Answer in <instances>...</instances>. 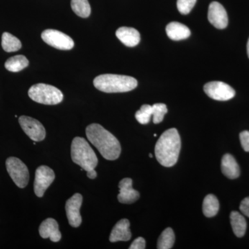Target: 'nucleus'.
<instances>
[{
  "label": "nucleus",
  "mask_w": 249,
  "mask_h": 249,
  "mask_svg": "<svg viewBox=\"0 0 249 249\" xmlns=\"http://www.w3.org/2000/svg\"><path fill=\"white\" fill-rule=\"evenodd\" d=\"M86 135L106 160H113L119 158L121 152L120 142L101 124H89L86 128Z\"/></svg>",
  "instance_id": "obj_1"
},
{
  "label": "nucleus",
  "mask_w": 249,
  "mask_h": 249,
  "mask_svg": "<svg viewBox=\"0 0 249 249\" xmlns=\"http://www.w3.org/2000/svg\"><path fill=\"white\" fill-rule=\"evenodd\" d=\"M181 145V138L178 129H168L162 134L156 143V158L163 166H173L178 162Z\"/></svg>",
  "instance_id": "obj_2"
},
{
  "label": "nucleus",
  "mask_w": 249,
  "mask_h": 249,
  "mask_svg": "<svg viewBox=\"0 0 249 249\" xmlns=\"http://www.w3.org/2000/svg\"><path fill=\"white\" fill-rule=\"evenodd\" d=\"M138 82L128 76L116 74L100 75L93 80L96 89L106 93H122L135 89Z\"/></svg>",
  "instance_id": "obj_3"
},
{
  "label": "nucleus",
  "mask_w": 249,
  "mask_h": 249,
  "mask_svg": "<svg viewBox=\"0 0 249 249\" xmlns=\"http://www.w3.org/2000/svg\"><path fill=\"white\" fill-rule=\"evenodd\" d=\"M72 160L87 172L94 169L98 165V158L88 142L82 137L73 139L71 146Z\"/></svg>",
  "instance_id": "obj_4"
},
{
  "label": "nucleus",
  "mask_w": 249,
  "mask_h": 249,
  "mask_svg": "<svg viewBox=\"0 0 249 249\" xmlns=\"http://www.w3.org/2000/svg\"><path fill=\"white\" fill-rule=\"evenodd\" d=\"M29 96L36 103L44 105H57L63 100L62 91L52 85L36 84L29 90Z\"/></svg>",
  "instance_id": "obj_5"
},
{
  "label": "nucleus",
  "mask_w": 249,
  "mask_h": 249,
  "mask_svg": "<svg viewBox=\"0 0 249 249\" xmlns=\"http://www.w3.org/2000/svg\"><path fill=\"white\" fill-rule=\"evenodd\" d=\"M6 170L10 177L19 188H25L29 181L27 165L16 157H9L6 161Z\"/></svg>",
  "instance_id": "obj_6"
},
{
  "label": "nucleus",
  "mask_w": 249,
  "mask_h": 249,
  "mask_svg": "<svg viewBox=\"0 0 249 249\" xmlns=\"http://www.w3.org/2000/svg\"><path fill=\"white\" fill-rule=\"evenodd\" d=\"M41 36L46 43L60 50H70L74 46V42L70 36L55 29H47Z\"/></svg>",
  "instance_id": "obj_7"
},
{
  "label": "nucleus",
  "mask_w": 249,
  "mask_h": 249,
  "mask_svg": "<svg viewBox=\"0 0 249 249\" xmlns=\"http://www.w3.org/2000/svg\"><path fill=\"white\" fill-rule=\"evenodd\" d=\"M205 93L210 98L216 101H226L232 99L235 96L233 88L227 83L220 81L210 82L204 85Z\"/></svg>",
  "instance_id": "obj_8"
},
{
  "label": "nucleus",
  "mask_w": 249,
  "mask_h": 249,
  "mask_svg": "<svg viewBox=\"0 0 249 249\" xmlns=\"http://www.w3.org/2000/svg\"><path fill=\"white\" fill-rule=\"evenodd\" d=\"M19 123L23 131L31 140L37 142L45 139V129L40 121L29 116H22L19 118Z\"/></svg>",
  "instance_id": "obj_9"
},
{
  "label": "nucleus",
  "mask_w": 249,
  "mask_h": 249,
  "mask_svg": "<svg viewBox=\"0 0 249 249\" xmlns=\"http://www.w3.org/2000/svg\"><path fill=\"white\" fill-rule=\"evenodd\" d=\"M55 175L53 170L46 165H41L36 171L34 192L38 197H42L47 188L53 183Z\"/></svg>",
  "instance_id": "obj_10"
},
{
  "label": "nucleus",
  "mask_w": 249,
  "mask_h": 249,
  "mask_svg": "<svg viewBox=\"0 0 249 249\" xmlns=\"http://www.w3.org/2000/svg\"><path fill=\"white\" fill-rule=\"evenodd\" d=\"M83 204V196L79 193L73 195L67 201L65 210L69 223L72 227H80L82 223V217L80 213V209Z\"/></svg>",
  "instance_id": "obj_11"
},
{
  "label": "nucleus",
  "mask_w": 249,
  "mask_h": 249,
  "mask_svg": "<svg viewBox=\"0 0 249 249\" xmlns=\"http://www.w3.org/2000/svg\"><path fill=\"white\" fill-rule=\"evenodd\" d=\"M208 19L211 24L219 29H225L229 23L227 11L217 1H213L209 5Z\"/></svg>",
  "instance_id": "obj_12"
},
{
  "label": "nucleus",
  "mask_w": 249,
  "mask_h": 249,
  "mask_svg": "<svg viewBox=\"0 0 249 249\" xmlns=\"http://www.w3.org/2000/svg\"><path fill=\"white\" fill-rule=\"evenodd\" d=\"M119 194L118 199L122 204H129L135 202L139 199V193L132 188V180L130 178H124L119 184Z\"/></svg>",
  "instance_id": "obj_13"
},
{
  "label": "nucleus",
  "mask_w": 249,
  "mask_h": 249,
  "mask_svg": "<svg viewBox=\"0 0 249 249\" xmlns=\"http://www.w3.org/2000/svg\"><path fill=\"white\" fill-rule=\"evenodd\" d=\"M39 232L42 238L50 239L53 242H58L61 239V232L58 224L53 218H48L40 224Z\"/></svg>",
  "instance_id": "obj_14"
},
{
  "label": "nucleus",
  "mask_w": 249,
  "mask_h": 249,
  "mask_svg": "<svg viewBox=\"0 0 249 249\" xmlns=\"http://www.w3.org/2000/svg\"><path fill=\"white\" fill-rule=\"evenodd\" d=\"M128 219H123L116 223V225L111 231L109 241L111 242H119V241H128L132 237V232L129 229Z\"/></svg>",
  "instance_id": "obj_15"
},
{
  "label": "nucleus",
  "mask_w": 249,
  "mask_h": 249,
  "mask_svg": "<svg viewBox=\"0 0 249 249\" xmlns=\"http://www.w3.org/2000/svg\"><path fill=\"white\" fill-rule=\"evenodd\" d=\"M116 37L127 47H133L140 42V34L137 29L131 27H121L116 31Z\"/></svg>",
  "instance_id": "obj_16"
},
{
  "label": "nucleus",
  "mask_w": 249,
  "mask_h": 249,
  "mask_svg": "<svg viewBox=\"0 0 249 249\" xmlns=\"http://www.w3.org/2000/svg\"><path fill=\"white\" fill-rule=\"evenodd\" d=\"M221 168L222 173L230 179H235L240 176V170L238 163L230 154H226L222 157Z\"/></svg>",
  "instance_id": "obj_17"
},
{
  "label": "nucleus",
  "mask_w": 249,
  "mask_h": 249,
  "mask_svg": "<svg viewBox=\"0 0 249 249\" xmlns=\"http://www.w3.org/2000/svg\"><path fill=\"white\" fill-rule=\"evenodd\" d=\"M167 35L173 40H182L188 38L191 36L189 28L181 23L173 22L167 25Z\"/></svg>",
  "instance_id": "obj_18"
},
{
  "label": "nucleus",
  "mask_w": 249,
  "mask_h": 249,
  "mask_svg": "<svg viewBox=\"0 0 249 249\" xmlns=\"http://www.w3.org/2000/svg\"><path fill=\"white\" fill-rule=\"evenodd\" d=\"M231 224L234 233L237 237H242L245 235L247 231V222L245 218L240 213L232 211L230 215Z\"/></svg>",
  "instance_id": "obj_19"
},
{
  "label": "nucleus",
  "mask_w": 249,
  "mask_h": 249,
  "mask_svg": "<svg viewBox=\"0 0 249 249\" xmlns=\"http://www.w3.org/2000/svg\"><path fill=\"white\" fill-rule=\"evenodd\" d=\"M29 65V60L24 55H18L11 57L5 62V68L11 72H19Z\"/></svg>",
  "instance_id": "obj_20"
},
{
  "label": "nucleus",
  "mask_w": 249,
  "mask_h": 249,
  "mask_svg": "<svg viewBox=\"0 0 249 249\" xmlns=\"http://www.w3.org/2000/svg\"><path fill=\"white\" fill-rule=\"evenodd\" d=\"M219 209V201L213 195H208L204 198L203 202V213L206 217H214L217 214Z\"/></svg>",
  "instance_id": "obj_21"
},
{
  "label": "nucleus",
  "mask_w": 249,
  "mask_h": 249,
  "mask_svg": "<svg viewBox=\"0 0 249 249\" xmlns=\"http://www.w3.org/2000/svg\"><path fill=\"white\" fill-rule=\"evenodd\" d=\"M1 47L5 52H15L21 49L22 43L18 37L5 32L1 36Z\"/></svg>",
  "instance_id": "obj_22"
},
{
  "label": "nucleus",
  "mask_w": 249,
  "mask_h": 249,
  "mask_svg": "<svg viewBox=\"0 0 249 249\" xmlns=\"http://www.w3.org/2000/svg\"><path fill=\"white\" fill-rule=\"evenodd\" d=\"M71 9L80 18H86L91 14V6L88 0H71Z\"/></svg>",
  "instance_id": "obj_23"
},
{
  "label": "nucleus",
  "mask_w": 249,
  "mask_h": 249,
  "mask_svg": "<svg viewBox=\"0 0 249 249\" xmlns=\"http://www.w3.org/2000/svg\"><path fill=\"white\" fill-rule=\"evenodd\" d=\"M175 241V235L173 229L170 228L165 229L160 234L158 242L157 249H170L173 248Z\"/></svg>",
  "instance_id": "obj_24"
},
{
  "label": "nucleus",
  "mask_w": 249,
  "mask_h": 249,
  "mask_svg": "<svg viewBox=\"0 0 249 249\" xmlns=\"http://www.w3.org/2000/svg\"><path fill=\"white\" fill-rule=\"evenodd\" d=\"M152 116V106L150 105H143L141 109L136 112L135 118L139 124H145L150 122Z\"/></svg>",
  "instance_id": "obj_25"
},
{
  "label": "nucleus",
  "mask_w": 249,
  "mask_h": 249,
  "mask_svg": "<svg viewBox=\"0 0 249 249\" xmlns=\"http://www.w3.org/2000/svg\"><path fill=\"white\" fill-rule=\"evenodd\" d=\"M152 108L154 124H160L163 121L164 116L168 112L167 106L163 103H156L152 106Z\"/></svg>",
  "instance_id": "obj_26"
},
{
  "label": "nucleus",
  "mask_w": 249,
  "mask_h": 249,
  "mask_svg": "<svg viewBox=\"0 0 249 249\" xmlns=\"http://www.w3.org/2000/svg\"><path fill=\"white\" fill-rule=\"evenodd\" d=\"M196 0H178L177 6L181 14L186 15L191 12L196 4Z\"/></svg>",
  "instance_id": "obj_27"
},
{
  "label": "nucleus",
  "mask_w": 249,
  "mask_h": 249,
  "mask_svg": "<svg viewBox=\"0 0 249 249\" xmlns=\"http://www.w3.org/2000/svg\"><path fill=\"white\" fill-rule=\"evenodd\" d=\"M241 145L245 152H249V131H243L240 134Z\"/></svg>",
  "instance_id": "obj_28"
},
{
  "label": "nucleus",
  "mask_w": 249,
  "mask_h": 249,
  "mask_svg": "<svg viewBox=\"0 0 249 249\" xmlns=\"http://www.w3.org/2000/svg\"><path fill=\"white\" fill-rule=\"evenodd\" d=\"M129 249H145V240L142 237L134 240L132 245L129 247Z\"/></svg>",
  "instance_id": "obj_29"
},
{
  "label": "nucleus",
  "mask_w": 249,
  "mask_h": 249,
  "mask_svg": "<svg viewBox=\"0 0 249 249\" xmlns=\"http://www.w3.org/2000/svg\"><path fill=\"white\" fill-rule=\"evenodd\" d=\"M241 212L247 217H249V196L245 198L241 202L240 206Z\"/></svg>",
  "instance_id": "obj_30"
},
{
  "label": "nucleus",
  "mask_w": 249,
  "mask_h": 249,
  "mask_svg": "<svg viewBox=\"0 0 249 249\" xmlns=\"http://www.w3.org/2000/svg\"><path fill=\"white\" fill-rule=\"evenodd\" d=\"M87 173H88L87 175H88V178H91V179H94L97 177V173H96V170L94 169L90 170L89 171L87 172Z\"/></svg>",
  "instance_id": "obj_31"
},
{
  "label": "nucleus",
  "mask_w": 249,
  "mask_h": 249,
  "mask_svg": "<svg viewBox=\"0 0 249 249\" xmlns=\"http://www.w3.org/2000/svg\"><path fill=\"white\" fill-rule=\"evenodd\" d=\"M247 53H248V56L249 58V39L248 40V43H247Z\"/></svg>",
  "instance_id": "obj_32"
},
{
  "label": "nucleus",
  "mask_w": 249,
  "mask_h": 249,
  "mask_svg": "<svg viewBox=\"0 0 249 249\" xmlns=\"http://www.w3.org/2000/svg\"><path fill=\"white\" fill-rule=\"evenodd\" d=\"M149 156H150V157H151V158H152V154H150V155H149Z\"/></svg>",
  "instance_id": "obj_33"
},
{
  "label": "nucleus",
  "mask_w": 249,
  "mask_h": 249,
  "mask_svg": "<svg viewBox=\"0 0 249 249\" xmlns=\"http://www.w3.org/2000/svg\"><path fill=\"white\" fill-rule=\"evenodd\" d=\"M154 137H157V134H154Z\"/></svg>",
  "instance_id": "obj_34"
}]
</instances>
